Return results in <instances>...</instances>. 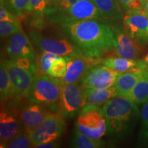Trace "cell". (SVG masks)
<instances>
[{"instance_id": "cell-1", "label": "cell", "mask_w": 148, "mask_h": 148, "mask_svg": "<svg viewBox=\"0 0 148 148\" xmlns=\"http://www.w3.org/2000/svg\"><path fill=\"white\" fill-rule=\"evenodd\" d=\"M61 31L88 57L101 59L115 49L114 28L102 19L88 18L60 24Z\"/></svg>"}, {"instance_id": "cell-2", "label": "cell", "mask_w": 148, "mask_h": 148, "mask_svg": "<svg viewBox=\"0 0 148 148\" xmlns=\"http://www.w3.org/2000/svg\"><path fill=\"white\" fill-rule=\"evenodd\" d=\"M43 17L58 25L88 18H104L90 0H50Z\"/></svg>"}, {"instance_id": "cell-3", "label": "cell", "mask_w": 148, "mask_h": 148, "mask_svg": "<svg viewBox=\"0 0 148 148\" xmlns=\"http://www.w3.org/2000/svg\"><path fill=\"white\" fill-rule=\"evenodd\" d=\"M106 120V134H123L128 131L139 116L136 103L126 96L118 95L102 106Z\"/></svg>"}, {"instance_id": "cell-4", "label": "cell", "mask_w": 148, "mask_h": 148, "mask_svg": "<svg viewBox=\"0 0 148 148\" xmlns=\"http://www.w3.org/2000/svg\"><path fill=\"white\" fill-rule=\"evenodd\" d=\"M29 36L33 45L41 51H47L61 56L92 59L88 57L82 49L66 36L45 34L36 29L29 31Z\"/></svg>"}, {"instance_id": "cell-5", "label": "cell", "mask_w": 148, "mask_h": 148, "mask_svg": "<svg viewBox=\"0 0 148 148\" xmlns=\"http://www.w3.org/2000/svg\"><path fill=\"white\" fill-rule=\"evenodd\" d=\"M60 95V82L58 78L48 74L36 73L28 97L32 102L53 108L58 113Z\"/></svg>"}, {"instance_id": "cell-6", "label": "cell", "mask_w": 148, "mask_h": 148, "mask_svg": "<svg viewBox=\"0 0 148 148\" xmlns=\"http://www.w3.org/2000/svg\"><path fill=\"white\" fill-rule=\"evenodd\" d=\"M60 82L58 114L64 118H72L79 114L86 106V89L80 82L63 83L60 81Z\"/></svg>"}, {"instance_id": "cell-7", "label": "cell", "mask_w": 148, "mask_h": 148, "mask_svg": "<svg viewBox=\"0 0 148 148\" xmlns=\"http://www.w3.org/2000/svg\"><path fill=\"white\" fill-rule=\"evenodd\" d=\"M75 128L83 134L95 138H101L106 134V120L102 108L86 105L78 114Z\"/></svg>"}, {"instance_id": "cell-8", "label": "cell", "mask_w": 148, "mask_h": 148, "mask_svg": "<svg viewBox=\"0 0 148 148\" xmlns=\"http://www.w3.org/2000/svg\"><path fill=\"white\" fill-rule=\"evenodd\" d=\"M65 128L64 117L60 114L49 112L46 119L39 126L29 135L32 143V147L40 144L58 140Z\"/></svg>"}, {"instance_id": "cell-9", "label": "cell", "mask_w": 148, "mask_h": 148, "mask_svg": "<svg viewBox=\"0 0 148 148\" xmlns=\"http://www.w3.org/2000/svg\"><path fill=\"white\" fill-rule=\"evenodd\" d=\"M4 62L12 84V96H15L18 99H28L36 73L22 69L11 60H4Z\"/></svg>"}, {"instance_id": "cell-10", "label": "cell", "mask_w": 148, "mask_h": 148, "mask_svg": "<svg viewBox=\"0 0 148 148\" xmlns=\"http://www.w3.org/2000/svg\"><path fill=\"white\" fill-rule=\"evenodd\" d=\"M120 72L104 64H95L88 70L80 84L84 88H106L114 86Z\"/></svg>"}, {"instance_id": "cell-11", "label": "cell", "mask_w": 148, "mask_h": 148, "mask_svg": "<svg viewBox=\"0 0 148 148\" xmlns=\"http://www.w3.org/2000/svg\"><path fill=\"white\" fill-rule=\"evenodd\" d=\"M124 31L140 44L148 42V16L143 10H127L123 18Z\"/></svg>"}, {"instance_id": "cell-12", "label": "cell", "mask_w": 148, "mask_h": 148, "mask_svg": "<svg viewBox=\"0 0 148 148\" xmlns=\"http://www.w3.org/2000/svg\"><path fill=\"white\" fill-rule=\"evenodd\" d=\"M23 123L18 114L12 109L1 106L0 112V147L15 137L24 130Z\"/></svg>"}, {"instance_id": "cell-13", "label": "cell", "mask_w": 148, "mask_h": 148, "mask_svg": "<svg viewBox=\"0 0 148 148\" xmlns=\"http://www.w3.org/2000/svg\"><path fill=\"white\" fill-rule=\"evenodd\" d=\"M30 40L23 30L14 33L8 37L5 49L10 60L18 58H28L36 62L34 48Z\"/></svg>"}, {"instance_id": "cell-14", "label": "cell", "mask_w": 148, "mask_h": 148, "mask_svg": "<svg viewBox=\"0 0 148 148\" xmlns=\"http://www.w3.org/2000/svg\"><path fill=\"white\" fill-rule=\"evenodd\" d=\"M66 57L67 66L65 75L59 78L63 83H79L92 66L100 63L101 59H82L77 57Z\"/></svg>"}, {"instance_id": "cell-15", "label": "cell", "mask_w": 148, "mask_h": 148, "mask_svg": "<svg viewBox=\"0 0 148 148\" xmlns=\"http://www.w3.org/2000/svg\"><path fill=\"white\" fill-rule=\"evenodd\" d=\"M49 113L45 106L30 101L20 110L18 114L24 129L29 133L41 124Z\"/></svg>"}, {"instance_id": "cell-16", "label": "cell", "mask_w": 148, "mask_h": 148, "mask_svg": "<svg viewBox=\"0 0 148 148\" xmlns=\"http://www.w3.org/2000/svg\"><path fill=\"white\" fill-rule=\"evenodd\" d=\"M115 32L116 54L119 57L137 60L140 56V43L131 38L124 30L113 27Z\"/></svg>"}, {"instance_id": "cell-17", "label": "cell", "mask_w": 148, "mask_h": 148, "mask_svg": "<svg viewBox=\"0 0 148 148\" xmlns=\"http://www.w3.org/2000/svg\"><path fill=\"white\" fill-rule=\"evenodd\" d=\"M147 69H148L147 66L120 73L114 84V86L119 92V95H128Z\"/></svg>"}, {"instance_id": "cell-18", "label": "cell", "mask_w": 148, "mask_h": 148, "mask_svg": "<svg viewBox=\"0 0 148 148\" xmlns=\"http://www.w3.org/2000/svg\"><path fill=\"white\" fill-rule=\"evenodd\" d=\"M100 63L120 73L147 66L145 64L143 60H130L121 57H108L104 59H101Z\"/></svg>"}, {"instance_id": "cell-19", "label": "cell", "mask_w": 148, "mask_h": 148, "mask_svg": "<svg viewBox=\"0 0 148 148\" xmlns=\"http://www.w3.org/2000/svg\"><path fill=\"white\" fill-rule=\"evenodd\" d=\"M104 18L118 20L124 16L119 0H90Z\"/></svg>"}, {"instance_id": "cell-20", "label": "cell", "mask_w": 148, "mask_h": 148, "mask_svg": "<svg viewBox=\"0 0 148 148\" xmlns=\"http://www.w3.org/2000/svg\"><path fill=\"white\" fill-rule=\"evenodd\" d=\"M119 95V92L115 86L106 88H93L86 90V105L100 106L104 104L112 98Z\"/></svg>"}, {"instance_id": "cell-21", "label": "cell", "mask_w": 148, "mask_h": 148, "mask_svg": "<svg viewBox=\"0 0 148 148\" xmlns=\"http://www.w3.org/2000/svg\"><path fill=\"white\" fill-rule=\"evenodd\" d=\"M126 97L136 104L148 101V69Z\"/></svg>"}, {"instance_id": "cell-22", "label": "cell", "mask_w": 148, "mask_h": 148, "mask_svg": "<svg viewBox=\"0 0 148 148\" xmlns=\"http://www.w3.org/2000/svg\"><path fill=\"white\" fill-rule=\"evenodd\" d=\"M105 143L101 138H92L83 134L75 128L71 141V147L75 148H99L104 147Z\"/></svg>"}, {"instance_id": "cell-23", "label": "cell", "mask_w": 148, "mask_h": 148, "mask_svg": "<svg viewBox=\"0 0 148 148\" xmlns=\"http://www.w3.org/2000/svg\"><path fill=\"white\" fill-rule=\"evenodd\" d=\"M12 95V86L10 77L4 60H1L0 64V98L1 104L8 101Z\"/></svg>"}, {"instance_id": "cell-24", "label": "cell", "mask_w": 148, "mask_h": 148, "mask_svg": "<svg viewBox=\"0 0 148 148\" xmlns=\"http://www.w3.org/2000/svg\"><path fill=\"white\" fill-rule=\"evenodd\" d=\"M29 0H1V4L17 17L27 12Z\"/></svg>"}, {"instance_id": "cell-25", "label": "cell", "mask_w": 148, "mask_h": 148, "mask_svg": "<svg viewBox=\"0 0 148 148\" xmlns=\"http://www.w3.org/2000/svg\"><path fill=\"white\" fill-rule=\"evenodd\" d=\"M32 147V143L29 133L25 130L17 136L5 143L2 148H28Z\"/></svg>"}, {"instance_id": "cell-26", "label": "cell", "mask_w": 148, "mask_h": 148, "mask_svg": "<svg viewBox=\"0 0 148 148\" xmlns=\"http://www.w3.org/2000/svg\"><path fill=\"white\" fill-rule=\"evenodd\" d=\"M67 66V60L65 56H59L53 60L48 75L56 78H62L65 75Z\"/></svg>"}, {"instance_id": "cell-27", "label": "cell", "mask_w": 148, "mask_h": 148, "mask_svg": "<svg viewBox=\"0 0 148 148\" xmlns=\"http://www.w3.org/2000/svg\"><path fill=\"white\" fill-rule=\"evenodd\" d=\"M140 130L139 138L140 143L144 145L148 144V101L143 103L140 112Z\"/></svg>"}, {"instance_id": "cell-28", "label": "cell", "mask_w": 148, "mask_h": 148, "mask_svg": "<svg viewBox=\"0 0 148 148\" xmlns=\"http://www.w3.org/2000/svg\"><path fill=\"white\" fill-rule=\"evenodd\" d=\"M58 56H59L54 54L53 53L42 51V53L38 58V61L36 62L37 67L39 69L41 73L47 74L49 70L50 69L53 60L58 58Z\"/></svg>"}, {"instance_id": "cell-29", "label": "cell", "mask_w": 148, "mask_h": 148, "mask_svg": "<svg viewBox=\"0 0 148 148\" xmlns=\"http://www.w3.org/2000/svg\"><path fill=\"white\" fill-rule=\"evenodd\" d=\"M23 30L19 20L15 21H0V34L1 38H8L14 33Z\"/></svg>"}, {"instance_id": "cell-30", "label": "cell", "mask_w": 148, "mask_h": 148, "mask_svg": "<svg viewBox=\"0 0 148 148\" xmlns=\"http://www.w3.org/2000/svg\"><path fill=\"white\" fill-rule=\"evenodd\" d=\"M50 0H29L27 12L38 17H43Z\"/></svg>"}, {"instance_id": "cell-31", "label": "cell", "mask_w": 148, "mask_h": 148, "mask_svg": "<svg viewBox=\"0 0 148 148\" xmlns=\"http://www.w3.org/2000/svg\"><path fill=\"white\" fill-rule=\"evenodd\" d=\"M14 63L22 69H25L32 71L33 73H37L36 64L35 61H33L28 58H18L11 60Z\"/></svg>"}, {"instance_id": "cell-32", "label": "cell", "mask_w": 148, "mask_h": 148, "mask_svg": "<svg viewBox=\"0 0 148 148\" xmlns=\"http://www.w3.org/2000/svg\"><path fill=\"white\" fill-rule=\"evenodd\" d=\"M18 20H19L18 17L11 13L10 11L5 8L4 5L1 4V6H0V21H15Z\"/></svg>"}, {"instance_id": "cell-33", "label": "cell", "mask_w": 148, "mask_h": 148, "mask_svg": "<svg viewBox=\"0 0 148 148\" xmlns=\"http://www.w3.org/2000/svg\"><path fill=\"white\" fill-rule=\"evenodd\" d=\"M59 143L57 141V140H52V141L47 142V143L40 144V145H36V148H55L59 147Z\"/></svg>"}, {"instance_id": "cell-34", "label": "cell", "mask_w": 148, "mask_h": 148, "mask_svg": "<svg viewBox=\"0 0 148 148\" xmlns=\"http://www.w3.org/2000/svg\"><path fill=\"white\" fill-rule=\"evenodd\" d=\"M134 1V0H119L121 8L125 10H127L128 5Z\"/></svg>"}, {"instance_id": "cell-35", "label": "cell", "mask_w": 148, "mask_h": 148, "mask_svg": "<svg viewBox=\"0 0 148 148\" xmlns=\"http://www.w3.org/2000/svg\"><path fill=\"white\" fill-rule=\"evenodd\" d=\"M143 10L145 11L146 14H147V15L148 16V0L146 1L145 5V6H144V8H143Z\"/></svg>"}, {"instance_id": "cell-36", "label": "cell", "mask_w": 148, "mask_h": 148, "mask_svg": "<svg viewBox=\"0 0 148 148\" xmlns=\"http://www.w3.org/2000/svg\"><path fill=\"white\" fill-rule=\"evenodd\" d=\"M143 61H144V62H145V64H146V65L148 66V52H147V54H146L145 58H144Z\"/></svg>"}]
</instances>
